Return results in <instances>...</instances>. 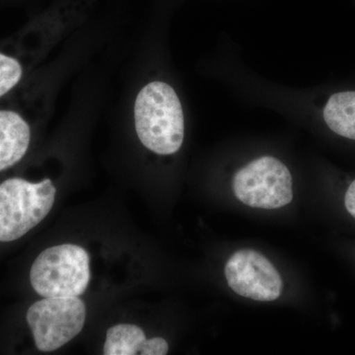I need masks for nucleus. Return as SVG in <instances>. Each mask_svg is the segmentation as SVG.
<instances>
[{"label": "nucleus", "mask_w": 355, "mask_h": 355, "mask_svg": "<svg viewBox=\"0 0 355 355\" xmlns=\"http://www.w3.org/2000/svg\"><path fill=\"white\" fill-rule=\"evenodd\" d=\"M135 123L140 141L153 153L170 155L183 144V109L169 84L154 81L139 91L135 103Z\"/></svg>", "instance_id": "1"}, {"label": "nucleus", "mask_w": 355, "mask_h": 355, "mask_svg": "<svg viewBox=\"0 0 355 355\" xmlns=\"http://www.w3.org/2000/svg\"><path fill=\"white\" fill-rule=\"evenodd\" d=\"M55 190L50 179L30 183L20 178L0 184V242L20 239L51 211Z\"/></svg>", "instance_id": "2"}, {"label": "nucleus", "mask_w": 355, "mask_h": 355, "mask_svg": "<svg viewBox=\"0 0 355 355\" xmlns=\"http://www.w3.org/2000/svg\"><path fill=\"white\" fill-rule=\"evenodd\" d=\"M90 279V257L85 249L73 244L44 250L30 272L33 288L43 297L83 295Z\"/></svg>", "instance_id": "3"}, {"label": "nucleus", "mask_w": 355, "mask_h": 355, "mask_svg": "<svg viewBox=\"0 0 355 355\" xmlns=\"http://www.w3.org/2000/svg\"><path fill=\"white\" fill-rule=\"evenodd\" d=\"M233 191L240 202L261 209H277L292 202V177L288 168L272 156L252 161L236 173Z\"/></svg>", "instance_id": "4"}, {"label": "nucleus", "mask_w": 355, "mask_h": 355, "mask_svg": "<svg viewBox=\"0 0 355 355\" xmlns=\"http://www.w3.org/2000/svg\"><path fill=\"white\" fill-rule=\"evenodd\" d=\"M86 306L78 296L44 297L34 303L27 312L37 349L55 352L83 331Z\"/></svg>", "instance_id": "5"}, {"label": "nucleus", "mask_w": 355, "mask_h": 355, "mask_svg": "<svg viewBox=\"0 0 355 355\" xmlns=\"http://www.w3.org/2000/svg\"><path fill=\"white\" fill-rule=\"evenodd\" d=\"M228 286L238 295L261 302L282 295V279L275 266L263 254L251 249L236 252L226 263Z\"/></svg>", "instance_id": "6"}, {"label": "nucleus", "mask_w": 355, "mask_h": 355, "mask_svg": "<svg viewBox=\"0 0 355 355\" xmlns=\"http://www.w3.org/2000/svg\"><path fill=\"white\" fill-rule=\"evenodd\" d=\"M31 139L30 127L12 111H0V172L24 157Z\"/></svg>", "instance_id": "7"}, {"label": "nucleus", "mask_w": 355, "mask_h": 355, "mask_svg": "<svg viewBox=\"0 0 355 355\" xmlns=\"http://www.w3.org/2000/svg\"><path fill=\"white\" fill-rule=\"evenodd\" d=\"M324 119L336 135L355 140V91L331 96L324 107Z\"/></svg>", "instance_id": "8"}, {"label": "nucleus", "mask_w": 355, "mask_h": 355, "mask_svg": "<svg viewBox=\"0 0 355 355\" xmlns=\"http://www.w3.org/2000/svg\"><path fill=\"white\" fill-rule=\"evenodd\" d=\"M146 340V334L139 327L130 324H116L107 331L103 354H140Z\"/></svg>", "instance_id": "9"}, {"label": "nucleus", "mask_w": 355, "mask_h": 355, "mask_svg": "<svg viewBox=\"0 0 355 355\" xmlns=\"http://www.w3.org/2000/svg\"><path fill=\"white\" fill-rule=\"evenodd\" d=\"M22 72V67L16 58L0 53V97L17 85Z\"/></svg>", "instance_id": "10"}, {"label": "nucleus", "mask_w": 355, "mask_h": 355, "mask_svg": "<svg viewBox=\"0 0 355 355\" xmlns=\"http://www.w3.org/2000/svg\"><path fill=\"white\" fill-rule=\"evenodd\" d=\"M169 345L162 338H153L146 340L142 347L141 355H165L168 354Z\"/></svg>", "instance_id": "11"}, {"label": "nucleus", "mask_w": 355, "mask_h": 355, "mask_svg": "<svg viewBox=\"0 0 355 355\" xmlns=\"http://www.w3.org/2000/svg\"><path fill=\"white\" fill-rule=\"evenodd\" d=\"M345 209L355 218V180L350 184L345 197Z\"/></svg>", "instance_id": "12"}]
</instances>
